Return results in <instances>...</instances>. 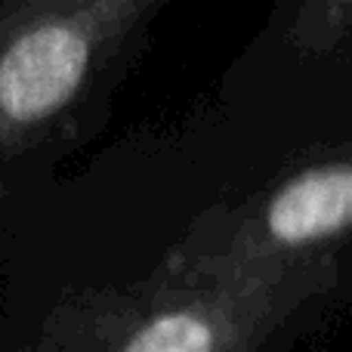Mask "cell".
<instances>
[{"mask_svg":"<svg viewBox=\"0 0 352 352\" xmlns=\"http://www.w3.org/2000/svg\"><path fill=\"white\" fill-rule=\"evenodd\" d=\"M90 34L72 19L31 25L0 56V111L37 124L68 105L90 68Z\"/></svg>","mask_w":352,"mask_h":352,"instance_id":"cell-1","label":"cell"},{"mask_svg":"<svg viewBox=\"0 0 352 352\" xmlns=\"http://www.w3.org/2000/svg\"><path fill=\"white\" fill-rule=\"evenodd\" d=\"M352 226V167H324L291 179L266 210L281 244H309Z\"/></svg>","mask_w":352,"mask_h":352,"instance_id":"cell-2","label":"cell"},{"mask_svg":"<svg viewBox=\"0 0 352 352\" xmlns=\"http://www.w3.org/2000/svg\"><path fill=\"white\" fill-rule=\"evenodd\" d=\"M124 352H217V334L207 318L195 312H173L148 322Z\"/></svg>","mask_w":352,"mask_h":352,"instance_id":"cell-3","label":"cell"}]
</instances>
